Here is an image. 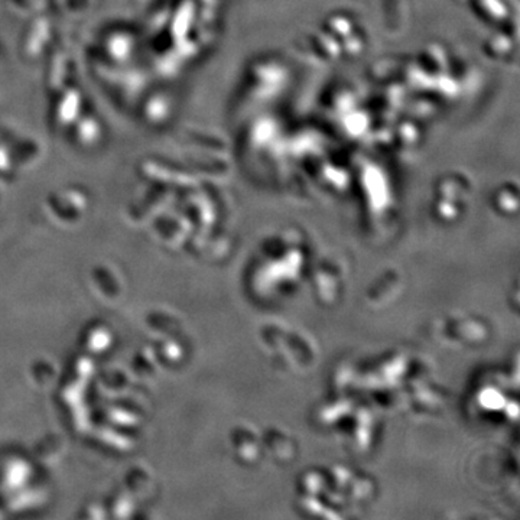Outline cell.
I'll return each instance as SVG.
<instances>
[]
</instances>
